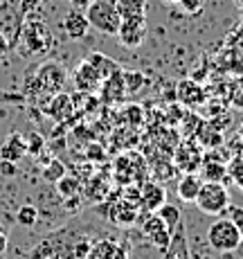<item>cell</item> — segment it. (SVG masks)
Wrapping results in <instances>:
<instances>
[{"mask_svg":"<svg viewBox=\"0 0 243 259\" xmlns=\"http://www.w3.org/2000/svg\"><path fill=\"white\" fill-rule=\"evenodd\" d=\"M88 235L74 226L59 228L43 237L29 252V259H74V248Z\"/></svg>","mask_w":243,"mask_h":259,"instance_id":"6da1fadb","label":"cell"},{"mask_svg":"<svg viewBox=\"0 0 243 259\" xmlns=\"http://www.w3.org/2000/svg\"><path fill=\"white\" fill-rule=\"evenodd\" d=\"M66 70L63 66H59L57 61H45L43 66H38L36 74L29 79V88H32L34 97H54L57 93H61V88L66 86Z\"/></svg>","mask_w":243,"mask_h":259,"instance_id":"7a4b0ae2","label":"cell"},{"mask_svg":"<svg viewBox=\"0 0 243 259\" xmlns=\"http://www.w3.org/2000/svg\"><path fill=\"white\" fill-rule=\"evenodd\" d=\"M86 18L92 29L106 36H117L120 29V14H117V0H92L86 9Z\"/></svg>","mask_w":243,"mask_h":259,"instance_id":"3957f363","label":"cell"},{"mask_svg":"<svg viewBox=\"0 0 243 259\" xmlns=\"http://www.w3.org/2000/svg\"><path fill=\"white\" fill-rule=\"evenodd\" d=\"M196 207L207 217H223L230 207V192L223 183H205L203 181L201 189L196 194Z\"/></svg>","mask_w":243,"mask_h":259,"instance_id":"277c9868","label":"cell"},{"mask_svg":"<svg viewBox=\"0 0 243 259\" xmlns=\"http://www.w3.org/2000/svg\"><path fill=\"white\" fill-rule=\"evenodd\" d=\"M207 243H210V248H214L216 252H234L243 243V239L230 219L219 217L207 228Z\"/></svg>","mask_w":243,"mask_h":259,"instance_id":"5b68a950","label":"cell"},{"mask_svg":"<svg viewBox=\"0 0 243 259\" xmlns=\"http://www.w3.org/2000/svg\"><path fill=\"white\" fill-rule=\"evenodd\" d=\"M23 25H25V14L21 12V7H16L9 0L0 3V34H5V38L9 41L12 50L18 46Z\"/></svg>","mask_w":243,"mask_h":259,"instance_id":"8992f818","label":"cell"},{"mask_svg":"<svg viewBox=\"0 0 243 259\" xmlns=\"http://www.w3.org/2000/svg\"><path fill=\"white\" fill-rule=\"evenodd\" d=\"M83 259H128V246L120 239L99 237L90 243V250Z\"/></svg>","mask_w":243,"mask_h":259,"instance_id":"52a82bcc","label":"cell"},{"mask_svg":"<svg viewBox=\"0 0 243 259\" xmlns=\"http://www.w3.org/2000/svg\"><path fill=\"white\" fill-rule=\"evenodd\" d=\"M117 38L128 50L140 48L147 38V18H124L117 29Z\"/></svg>","mask_w":243,"mask_h":259,"instance_id":"ba28073f","label":"cell"},{"mask_svg":"<svg viewBox=\"0 0 243 259\" xmlns=\"http://www.w3.org/2000/svg\"><path fill=\"white\" fill-rule=\"evenodd\" d=\"M18 43L27 46L29 52H45V48H47V43H50L47 27L41 21H32V23L23 25V32H21V38H18Z\"/></svg>","mask_w":243,"mask_h":259,"instance_id":"9c48e42d","label":"cell"},{"mask_svg":"<svg viewBox=\"0 0 243 259\" xmlns=\"http://www.w3.org/2000/svg\"><path fill=\"white\" fill-rule=\"evenodd\" d=\"M72 81H74V86H77L79 93H86V95H92L102 88V77H99V72L86 61V59H83V61L77 66V70L72 72Z\"/></svg>","mask_w":243,"mask_h":259,"instance_id":"30bf717a","label":"cell"},{"mask_svg":"<svg viewBox=\"0 0 243 259\" xmlns=\"http://www.w3.org/2000/svg\"><path fill=\"white\" fill-rule=\"evenodd\" d=\"M203 156H205V153L201 151L198 144L185 142L176 151V167L180 169L182 174H196L198 167H201V162H203Z\"/></svg>","mask_w":243,"mask_h":259,"instance_id":"8fae6325","label":"cell"},{"mask_svg":"<svg viewBox=\"0 0 243 259\" xmlns=\"http://www.w3.org/2000/svg\"><path fill=\"white\" fill-rule=\"evenodd\" d=\"M187 228H185V221H180L171 232V243L162 255L165 259H191V252H189V241H187Z\"/></svg>","mask_w":243,"mask_h":259,"instance_id":"7c38bea8","label":"cell"},{"mask_svg":"<svg viewBox=\"0 0 243 259\" xmlns=\"http://www.w3.org/2000/svg\"><path fill=\"white\" fill-rule=\"evenodd\" d=\"M198 176L205 183H223L227 181V165L216 156H203V162L198 167Z\"/></svg>","mask_w":243,"mask_h":259,"instance_id":"4fadbf2b","label":"cell"},{"mask_svg":"<svg viewBox=\"0 0 243 259\" xmlns=\"http://www.w3.org/2000/svg\"><path fill=\"white\" fill-rule=\"evenodd\" d=\"M27 156V142H25V136L21 133H9L5 138V142L0 144V160H9V162H16L23 160Z\"/></svg>","mask_w":243,"mask_h":259,"instance_id":"5bb4252c","label":"cell"},{"mask_svg":"<svg viewBox=\"0 0 243 259\" xmlns=\"http://www.w3.org/2000/svg\"><path fill=\"white\" fill-rule=\"evenodd\" d=\"M88 29H90V23H88V18H86V12L70 9V12L66 14V18H63V32L68 34V38L79 41V38H83L88 34Z\"/></svg>","mask_w":243,"mask_h":259,"instance_id":"9a60e30c","label":"cell"},{"mask_svg":"<svg viewBox=\"0 0 243 259\" xmlns=\"http://www.w3.org/2000/svg\"><path fill=\"white\" fill-rule=\"evenodd\" d=\"M178 99H180L185 106H203L205 104V91H203L201 83H196L194 79H185V81L178 83Z\"/></svg>","mask_w":243,"mask_h":259,"instance_id":"2e32d148","label":"cell"},{"mask_svg":"<svg viewBox=\"0 0 243 259\" xmlns=\"http://www.w3.org/2000/svg\"><path fill=\"white\" fill-rule=\"evenodd\" d=\"M140 203H142V207H147L149 212H158V207H162L167 203L165 187H160L158 183H147V185L142 187Z\"/></svg>","mask_w":243,"mask_h":259,"instance_id":"e0dca14e","label":"cell"},{"mask_svg":"<svg viewBox=\"0 0 243 259\" xmlns=\"http://www.w3.org/2000/svg\"><path fill=\"white\" fill-rule=\"evenodd\" d=\"M203 181L198 174H182L176 183V192H178V198L185 203H194L196 201V194L201 189Z\"/></svg>","mask_w":243,"mask_h":259,"instance_id":"ac0fdd59","label":"cell"},{"mask_svg":"<svg viewBox=\"0 0 243 259\" xmlns=\"http://www.w3.org/2000/svg\"><path fill=\"white\" fill-rule=\"evenodd\" d=\"M124 70L115 72L113 77L104 79L102 81V97L106 99V102H120L124 97V93H126V83H124Z\"/></svg>","mask_w":243,"mask_h":259,"instance_id":"d6986e66","label":"cell"},{"mask_svg":"<svg viewBox=\"0 0 243 259\" xmlns=\"http://www.w3.org/2000/svg\"><path fill=\"white\" fill-rule=\"evenodd\" d=\"M86 61L90 63V66L99 72L102 81H104V79H108V77H113L115 72H120V70H122L120 63L113 61V59H111V57H106V54H99V52H90V54H88Z\"/></svg>","mask_w":243,"mask_h":259,"instance_id":"ffe728a7","label":"cell"},{"mask_svg":"<svg viewBox=\"0 0 243 259\" xmlns=\"http://www.w3.org/2000/svg\"><path fill=\"white\" fill-rule=\"evenodd\" d=\"M72 113V97L66 93H57L54 97H50V106H47V115H52L54 119H66Z\"/></svg>","mask_w":243,"mask_h":259,"instance_id":"44dd1931","label":"cell"},{"mask_svg":"<svg viewBox=\"0 0 243 259\" xmlns=\"http://www.w3.org/2000/svg\"><path fill=\"white\" fill-rule=\"evenodd\" d=\"M120 18H147V0H117Z\"/></svg>","mask_w":243,"mask_h":259,"instance_id":"7402d4cb","label":"cell"},{"mask_svg":"<svg viewBox=\"0 0 243 259\" xmlns=\"http://www.w3.org/2000/svg\"><path fill=\"white\" fill-rule=\"evenodd\" d=\"M156 214L162 219V221H165V226H167V228H171V230L178 226V223L182 221L180 207H178V205H173V203H165V205H162V207H158V212H156Z\"/></svg>","mask_w":243,"mask_h":259,"instance_id":"603a6c76","label":"cell"},{"mask_svg":"<svg viewBox=\"0 0 243 259\" xmlns=\"http://www.w3.org/2000/svg\"><path fill=\"white\" fill-rule=\"evenodd\" d=\"M54 185H57L59 194H61L63 198H77L79 196V189H81V183H79L74 176H68V174L63 178H59Z\"/></svg>","mask_w":243,"mask_h":259,"instance_id":"cb8c5ba5","label":"cell"},{"mask_svg":"<svg viewBox=\"0 0 243 259\" xmlns=\"http://www.w3.org/2000/svg\"><path fill=\"white\" fill-rule=\"evenodd\" d=\"M16 223L23 228H34L38 223V207L34 205H21L16 212Z\"/></svg>","mask_w":243,"mask_h":259,"instance_id":"d4e9b609","label":"cell"},{"mask_svg":"<svg viewBox=\"0 0 243 259\" xmlns=\"http://www.w3.org/2000/svg\"><path fill=\"white\" fill-rule=\"evenodd\" d=\"M227 178L243 192V156H234L227 162Z\"/></svg>","mask_w":243,"mask_h":259,"instance_id":"484cf974","label":"cell"},{"mask_svg":"<svg viewBox=\"0 0 243 259\" xmlns=\"http://www.w3.org/2000/svg\"><path fill=\"white\" fill-rule=\"evenodd\" d=\"M63 176H66V165H63L61 160H57V158H52V160L43 167V178H45L47 183H57L59 178H63Z\"/></svg>","mask_w":243,"mask_h":259,"instance_id":"4316f807","label":"cell"},{"mask_svg":"<svg viewBox=\"0 0 243 259\" xmlns=\"http://www.w3.org/2000/svg\"><path fill=\"white\" fill-rule=\"evenodd\" d=\"M171 232H173V230H169V228H162V230H158V232H153V235H149L147 239H149V241H151L160 252H165L167 248H169V243H171Z\"/></svg>","mask_w":243,"mask_h":259,"instance_id":"83f0119b","label":"cell"},{"mask_svg":"<svg viewBox=\"0 0 243 259\" xmlns=\"http://www.w3.org/2000/svg\"><path fill=\"white\" fill-rule=\"evenodd\" d=\"M225 214H227V219L234 223V228L239 230V235L243 239V207L241 205H232V203H230V207L225 210Z\"/></svg>","mask_w":243,"mask_h":259,"instance_id":"f1b7e54d","label":"cell"},{"mask_svg":"<svg viewBox=\"0 0 243 259\" xmlns=\"http://www.w3.org/2000/svg\"><path fill=\"white\" fill-rule=\"evenodd\" d=\"M25 142H27V153H32V156H38V153L43 151V147H45V140H43V136H38V133H29V136L25 138Z\"/></svg>","mask_w":243,"mask_h":259,"instance_id":"f546056e","label":"cell"},{"mask_svg":"<svg viewBox=\"0 0 243 259\" xmlns=\"http://www.w3.org/2000/svg\"><path fill=\"white\" fill-rule=\"evenodd\" d=\"M5 104H14V106L25 104V95L14 91H0V106H5Z\"/></svg>","mask_w":243,"mask_h":259,"instance_id":"4dcf8cb0","label":"cell"},{"mask_svg":"<svg viewBox=\"0 0 243 259\" xmlns=\"http://www.w3.org/2000/svg\"><path fill=\"white\" fill-rule=\"evenodd\" d=\"M124 74V83H126V91H137L142 88L140 83H144V77L140 72H122Z\"/></svg>","mask_w":243,"mask_h":259,"instance_id":"1f68e13d","label":"cell"},{"mask_svg":"<svg viewBox=\"0 0 243 259\" xmlns=\"http://www.w3.org/2000/svg\"><path fill=\"white\" fill-rule=\"evenodd\" d=\"M180 9L185 14H189V16H196V14L203 12V0H180Z\"/></svg>","mask_w":243,"mask_h":259,"instance_id":"d6a6232c","label":"cell"},{"mask_svg":"<svg viewBox=\"0 0 243 259\" xmlns=\"http://www.w3.org/2000/svg\"><path fill=\"white\" fill-rule=\"evenodd\" d=\"M18 174L16 162H9V160H0V176L5 178H14Z\"/></svg>","mask_w":243,"mask_h":259,"instance_id":"836d02e7","label":"cell"},{"mask_svg":"<svg viewBox=\"0 0 243 259\" xmlns=\"http://www.w3.org/2000/svg\"><path fill=\"white\" fill-rule=\"evenodd\" d=\"M7 246H9V235H7V230H5V226L0 223V255L7 250Z\"/></svg>","mask_w":243,"mask_h":259,"instance_id":"e575fe53","label":"cell"},{"mask_svg":"<svg viewBox=\"0 0 243 259\" xmlns=\"http://www.w3.org/2000/svg\"><path fill=\"white\" fill-rule=\"evenodd\" d=\"M68 3H70L72 9H77V12H86L88 5H90L92 0H68Z\"/></svg>","mask_w":243,"mask_h":259,"instance_id":"d590c367","label":"cell"},{"mask_svg":"<svg viewBox=\"0 0 243 259\" xmlns=\"http://www.w3.org/2000/svg\"><path fill=\"white\" fill-rule=\"evenodd\" d=\"M12 50V46H9V41L5 38V34H0V59L7 57V52Z\"/></svg>","mask_w":243,"mask_h":259,"instance_id":"8d00e7d4","label":"cell"},{"mask_svg":"<svg viewBox=\"0 0 243 259\" xmlns=\"http://www.w3.org/2000/svg\"><path fill=\"white\" fill-rule=\"evenodd\" d=\"M239 140L243 142V124H241V126H239Z\"/></svg>","mask_w":243,"mask_h":259,"instance_id":"74e56055","label":"cell"},{"mask_svg":"<svg viewBox=\"0 0 243 259\" xmlns=\"http://www.w3.org/2000/svg\"><path fill=\"white\" fill-rule=\"evenodd\" d=\"M165 3H169V5H176V3H180V0H165Z\"/></svg>","mask_w":243,"mask_h":259,"instance_id":"f35d334b","label":"cell"},{"mask_svg":"<svg viewBox=\"0 0 243 259\" xmlns=\"http://www.w3.org/2000/svg\"><path fill=\"white\" fill-rule=\"evenodd\" d=\"M236 5H239V7H243V0H236Z\"/></svg>","mask_w":243,"mask_h":259,"instance_id":"ab89813d","label":"cell"},{"mask_svg":"<svg viewBox=\"0 0 243 259\" xmlns=\"http://www.w3.org/2000/svg\"><path fill=\"white\" fill-rule=\"evenodd\" d=\"M0 205H3V198H0Z\"/></svg>","mask_w":243,"mask_h":259,"instance_id":"60d3db41","label":"cell"},{"mask_svg":"<svg viewBox=\"0 0 243 259\" xmlns=\"http://www.w3.org/2000/svg\"><path fill=\"white\" fill-rule=\"evenodd\" d=\"M241 156H243V151H241Z\"/></svg>","mask_w":243,"mask_h":259,"instance_id":"b9f144b4","label":"cell"}]
</instances>
